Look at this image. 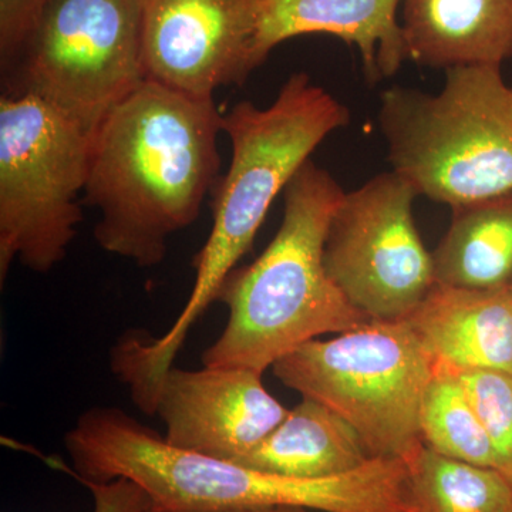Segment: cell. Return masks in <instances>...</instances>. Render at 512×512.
Masks as SVG:
<instances>
[{
    "mask_svg": "<svg viewBox=\"0 0 512 512\" xmlns=\"http://www.w3.org/2000/svg\"><path fill=\"white\" fill-rule=\"evenodd\" d=\"M349 121L348 107L303 72L293 73L266 109L241 101L224 114L222 133L231 141V163L211 192L212 227L192 261L190 298L163 336L130 332L113 350L114 370L137 399H157L188 333L251 251L279 192L319 144Z\"/></svg>",
    "mask_w": 512,
    "mask_h": 512,
    "instance_id": "1",
    "label": "cell"
},
{
    "mask_svg": "<svg viewBox=\"0 0 512 512\" xmlns=\"http://www.w3.org/2000/svg\"><path fill=\"white\" fill-rule=\"evenodd\" d=\"M224 114L214 97L146 80L92 137L86 204L100 211L97 244L140 268L164 261L168 241L200 217L221 177Z\"/></svg>",
    "mask_w": 512,
    "mask_h": 512,
    "instance_id": "2",
    "label": "cell"
},
{
    "mask_svg": "<svg viewBox=\"0 0 512 512\" xmlns=\"http://www.w3.org/2000/svg\"><path fill=\"white\" fill-rule=\"evenodd\" d=\"M284 220L252 264L222 282L218 302L229 316L202 366L247 367L264 373L305 343L369 322L326 274L323 248L345 191L312 160L285 188Z\"/></svg>",
    "mask_w": 512,
    "mask_h": 512,
    "instance_id": "3",
    "label": "cell"
},
{
    "mask_svg": "<svg viewBox=\"0 0 512 512\" xmlns=\"http://www.w3.org/2000/svg\"><path fill=\"white\" fill-rule=\"evenodd\" d=\"M64 446L80 481L128 478L150 497V512H359L365 501V484L356 471L325 478L264 473L171 446L116 407L86 410Z\"/></svg>",
    "mask_w": 512,
    "mask_h": 512,
    "instance_id": "4",
    "label": "cell"
},
{
    "mask_svg": "<svg viewBox=\"0 0 512 512\" xmlns=\"http://www.w3.org/2000/svg\"><path fill=\"white\" fill-rule=\"evenodd\" d=\"M379 127L392 171L419 195L458 208L512 192V86L501 66L448 69L439 94L390 87Z\"/></svg>",
    "mask_w": 512,
    "mask_h": 512,
    "instance_id": "5",
    "label": "cell"
},
{
    "mask_svg": "<svg viewBox=\"0 0 512 512\" xmlns=\"http://www.w3.org/2000/svg\"><path fill=\"white\" fill-rule=\"evenodd\" d=\"M279 382L348 421L372 458L406 461L423 444L420 412L436 363L404 320H369L276 362Z\"/></svg>",
    "mask_w": 512,
    "mask_h": 512,
    "instance_id": "6",
    "label": "cell"
},
{
    "mask_svg": "<svg viewBox=\"0 0 512 512\" xmlns=\"http://www.w3.org/2000/svg\"><path fill=\"white\" fill-rule=\"evenodd\" d=\"M93 134L29 93L0 99V282L15 259L47 274L83 220Z\"/></svg>",
    "mask_w": 512,
    "mask_h": 512,
    "instance_id": "7",
    "label": "cell"
},
{
    "mask_svg": "<svg viewBox=\"0 0 512 512\" xmlns=\"http://www.w3.org/2000/svg\"><path fill=\"white\" fill-rule=\"evenodd\" d=\"M5 94L29 93L86 133L146 82L143 0H49Z\"/></svg>",
    "mask_w": 512,
    "mask_h": 512,
    "instance_id": "8",
    "label": "cell"
},
{
    "mask_svg": "<svg viewBox=\"0 0 512 512\" xmlns=\"http://www.w3.org/2000/svg\"><path fill=\"white\" fill-rule=\"evenodd\" d=\"M419 197L390 171L345 192L323 248L326 274L370 320H404L436 285L433 254L413 218Z\"/></svg>",
    "mask_w": 512,
    "mask_h": 512,
    "instance_id": "9",
    "label": "cell"
},
{
    "mask_svg": "<svg viewBox=\"0 0 512 512\" xmlns=\"http://www.w3.org/2000/svg\"><path fill=\"white\" fill-rule=\"evenodd\" d=\"M262 8L264 0H143L146 79L202 99L241 86L261 66Z\"/></svg>",
    "mask_w": 512,
    "mask_h": 512,
    "instance_id": "10",
    "label": "cell"
},
{
    "mask_svg": "<svg viewBox=\"0 0 512 512\" xmlns=\"http://www.w3.org/2000/svg\"><path fill=\"white\" fill-rule=\"evenodd\" d=\"M262 375L247 367H173L156 409L165 441L222 460L247 456L289 412L265 389Z\"/></svg>",
    "mask_w": 512,
    "mask_h": 512,
    "instance_id": "11",
    "label": "cell"
},
{
    "mask_svg": "<svg viewBox=\"0 0 512 512\" xmlns=\"http://www.w3.org/2000/svg\"><path fill=\"white\" fill-rule=\"evenodd\" d=\"M403 0H264L256 56L259 64L276 46L303 35L339 37L356 46L370 83L399 72L407 56L397 10Z\"/></svg>",
    "mask_w": 512,
    "mask_h": 512,
    "instance_id": "12",
    "label": "cell"
},
{
    "mask_svg": "<svg viewBox=\"0 0 512 512\" xmlns=\"http://www.w3.org/2000/svg\"><path fill=\"white\" fill-rule=\"evenodd\" d=\"M439 365L512 373V288L437 284L406 318Z\"/></svg>",
    "mask_w": 512,
    "mask_h": 512,
    "instance_id": "13",
    "label": "cell"
},
{
    "mask_svg": "<svg viewBox=\"0 0 512 512\" xmlns=\"http://www.w3.org/2000/svg\"><path fill=\"white\" fill-rule=\"evenodd\" d=\"M409 60L431 69L512 59V0H403Z\"/></svg>",
    "mask_w": 512,
    "mask_h": 512,
    "instance_id": "14",
    "label": "cell"
},
{
    "mask_svg": "<svg viewBox=\"0 0 512 512\" xmlns=\"http://www.w3.org/2000/svg\"><path fill=\"white\" fill-rule=\"evenodd\" d=\"M258 447L235 463L293 478H325L372 458L357 431L325 404L302 397Z\"/></svg>",
    "mask_w": 512,
    "mask_h": 512,
    "instance_id": "15",
    "label": "cell"
},
{
    "mask_svg": "<svg viewBox=\"0 0 512 512\" xmlns=\"http://www.w3.org/2000/svg\"><path fill=\"white\" fill-rule=\"evenodd\" d=\"M433 254L437 284L498 289L512 284V192L464 207Z\"/></svg>",
    "mask_w": 512,
    "mask_h": 512,
    "instance_id": "16",
    "label": "cell"
},
{
    "mask_svg": "<svg viewBox=\"0 0 512 512\" xmlns=\"http://www.w3.org/2000/svg\"><path fill=\"white\" fill-rule=\"evenodd\" d=\"M406 464L413 512H512V485L493 468L441 456L424 443Z\"/></svg>",
    "mask_w": 512,
    "mask_h": 512,
    "instance_id": "17",
    "label": "cell"
},
{
    "mask_svg": "<svg viewBox=\"0 0 512 512\" xmlns=\"http://www.w3.org/2000/svg\"><path fill=\"white\" fill-rule=\"evenodd\" d=\"M420 431L423 443L441 456L500 473L493 443L450 367L436 363L421 403Z\"/></svg>",
    "mask_w": 512,
    "mask_h": 512,
    "instance_id": "18",
    "label": "cell"
},
{
    "mask_svg": "<svg viewBox=\"0 0 512 512\" xmlns=\"http://www.w3.org/2000/svg\"><path fill=\"white\" fill-rule=\"evenodd\" d=\"M450 369L456 373L493 443L500 460V473L512 485V373L491 369Z\"/></svg>",
    "mask_w": 512,
    "mask_h": 512,
    "instance_id": "19",
    "label": "cell"
},
{
    "mask_svg": "<svg viewBox=\"0 0 512 512\" xmlns=\"http://www.w3.org/2000/svg\"><path fill=\"white\" fill-rule=\"evenodd\" d=\"M47 2L49 0H0V63L6 77L15 69Z\"/></svg>",
    "mask_w": 512,
    "mask_h": 512,
    "instance_id": "20",
    "label": "cell"
},
{
    "mask_svg": "<svg viewBox=\"0 0 512 512\" xmlns=\"http://www.w3.org/2000/svg\"><path fill=\"white\" fill-rule=\"evenodd\" d=\"M93 495V512H150V497L143 488L128 478L106 483L82 481Z\"/></svg>",
    "mask_w": 512,
    "mask_h": 512,
    "instance_id": "21",
    "label": "cell"
},
{
    "mask_svg": "<svg viewBox=\"0 0 512 512\" xmlns=\"http://www.w3.org/2000/svg\"><path fill=\"white\" fill-rule=\"evenodd\" d=\"M234 512H318V511L305 510V508H265V510H248V511H234Z\"/></svg>",
    "mask_w": 512,
    "mask_h": 512,
    "instance_id": "22",
    "label": "cell"
},
{
    "mask_svg": "<svg viewBox=\"0 0 512 512\" xmlns=\"http://www.w3.org/2000/svg\"><path fill=\"white\" fill-rule=\"evenodd\" d=\"M511 288H512V284H511Z\"/></svg>",
    "mask_w": 512,
    "mask_h": 512,
    "instance_id": "23",
    "label": "cell"
}]
</instances>
